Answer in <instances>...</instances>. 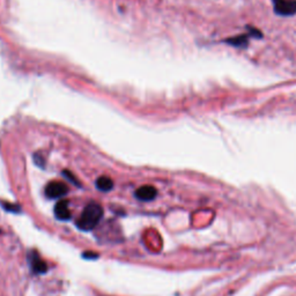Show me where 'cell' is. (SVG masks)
Instances as JSON below:
<instances>
[{
    "mask_svg": "<svg viewBox=\"0 0 296 296\" xmlns=\"http://www.w3.org/2000/svg\"><path fill=\"white\" fill-rule=\"evenodd\" d=\"M103 218V208L101 205L89 204L85 207L84 212H82L81 217L78 220V227L81 230L89 231L93 230L96 226L99 224L101 219Z\"/></svg>",
    "mask_w": 296,
    "mask_h": 296,
    "instance_id": "6da1fadb",
    "label": "cell"
},
{
    "mask_svg": "<svg viewBox=\"0 0 296 296\" xmlns=\"http://www.w3.org/2000/svg\"><path fill=\"white\" fill-rule=\"evenodd\" d=\"M277 15L293 16L296 14V0H272Z\"/></svg>",
    "mask_w": 296,
    "mask_h": 296,
    "instance_id": "7a4b0ae2",
    "label": "cell"
},
{
    "mask_svg": "<svg viewBox=\"0 0 296 296\" xmlns=\"http://www.w3.org/2000/svg\"><path fill=\"white\" fill-rule=\"evenodd\" d=\"M68 192V188L63 182H51L46 185L45 195L48 198L57 199L62 198Z\"/></svg>",
    "mask_w": 296,
    "mask_h": 296,
    "instance_id": "3957f363",
    "label": "cell"
},
{
    "mask_svg": "<svg viewBox=\"0 0 296 296\" xmlns=\"http://www.w3.org/2000/svg\"><path fill=\"white\" fill-rule=\"evenodd\" d=\"M249 37H262V33L258 31V29H256L255 33L249 32V34H244V35H237L235 36V37H230L225 39V43H227L229 45L236 46V48H245V46L248 45L249 43Z\"/></svg>",
    "mask_w": 296,
    "mask_h": 296,
    "instance_id": "277c9868",
    "label": "cell"
},
{
    "mask_svg": "<svg viewBox=\"0 0 296 296\" xmlns=\"http://www.w3.org/2000/svg\"><path fill=\"white\" fill-rule=\"evenodd\" d=\"M29 263H31L32 271L35 274H44L48 271V265L36 251H32L29 254Z\"/></svg>",
    "mask_w": 296,
    "mask_h": 296,
    "instance_id": "5b68a950",
    "label": "cell"
},
{
    "mask_svg": "<svg viewBox=\"0 0 296 296\" xmlns=\"http://www.w3.org/2000/svg\"><path fill=\"white\" fill-rule=\"evenodd\" d=\"M156 195H158V191L152 185H144L135 191V197L142 201H151L155 199Z\"/></svg>",
    "mask_w": 296,
    "mask_h": 296,
    "instance_id": "8992f818",
    "label": "cell"
},
{
    "mask_svg": "<svg viewBox=\"0 0 296 296\" xmlns=\"http://www.w3.org/2000/svg\"><path fill=\"white\" fill-rule=\"evenodd\" d=\"M55 215L58 220L62 221H67L71 219V211H69L67 200H61L56 204Z\"/></svg>",
    "mask_w": 296,
    "mask_h": 296,
    "instance_id": "52a82bcc",
    "label": "cell"
},
{
    "mask_svg": "<svg viewBox=\"0 0 296 296\" xmlns=\"http://www.w3.org/2000/svg\"><path fill=\"white\" fill-rule=\"evenodd\" d=\"M96 186H98L99 190L106 192L110 191L111 189L114 188V182H112L111 178L106 177V176H102V177H99L98 181H96Z\"/></svg>",
    "mask_w": 296,
    "mask_h": 296,
    "instance_id": "ba28073f",
    "label": "cell"
},
{
    "mask_svg": "<svg viewBox=\"0 0 296 296\" xmlns=\"http://www.w3.org/2000/svg\"><path fill=\"white\" fill-rule=\"evenodd\" d=\"M2 206H4V208L8 212H13V213H20V212H21V207H20V206H18V205L8 204V202H2Z\"/></svg>",
    "mask_w": 296,
    "mask_h": 296,
    "instance_id": "9c48e42d",
    "label": "cell"
},
{
    "mask_svg": "<svg viewBox=\"0 0 296 296\" xmlns=\"http://www.w3.org/2000/svg\"><path fill=\"white\" fill-rule=\"evenodd\" d=\"M84 257L87 258V259H96L99 258V255L95 254V252H85L84 254Z\"/></svg>",
    "mask_w": 296,
    "mask_h": 296,
    "instance_id": "30bf717a",
    "label": "cell"
},
{
    "mask_svg": "<svg viewBox=\"0 0 296 296\" xmlns=\"http://www.w3.org/2000/svg\"><path fill=\"white\" fill-rule=\"evenodd\" d=\"M64 174H65L66 177H67V178L69 179V181H71L72 183H74V184H75L76 186H79V183H78V181H76V179H75L74 177H73V175H72V174H69V172H67V171H65Z\"/></svg>",
    "mask_w": 296,
    "mask_h": 296,
    "instance_id": "8fae6325",
    "label": "cell"
},
{
    "mask_svg": "<svg viewBox=\"0 0 296 296\" xmlns=\"http://www.w3.org/2000/svg\"><path fill=\"white\" fill-rule=\"evenodd\" d=\"M0 232H1V230H0Z\"/></svg>",
    "mask_w": 296,
    "mask_h": 296,
    "instance_id": "7c38bea8",
    "label": "cell"
}]
</instances>
